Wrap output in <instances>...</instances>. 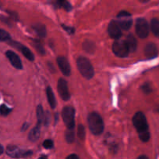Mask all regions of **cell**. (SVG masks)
<instances>
[{
    "label": "cell",
    "mask_w": 159,
    "mask_h": 159,
    "mask_svg": "<svg viewBox=\"0 0 159 159\" xmlns=\"http://www.w3.org/2000/svg\"><path fill=\"white\" fill-rule=\"evenodd\" d=\"M132 124L139 134L140 139L143 142L150 140V132L146 116L142 112H137L132 117Z\"/></svg>",
    "instance_id": "cell-1"
},
{
    "label": "cell",
    "mask_w": 159,
    "mask_h": 159,
    "mask_svg": "<svg viewBox=\"0 0 159 159\" xmlns=\"http://www.w3.org/2000/svg\"><path fill=\"white\" fill-rule=\"evenodd\" d=\"M88 126L90 130L94 135H99L104 130V122L98 113H91L88 116Z\"/></svg>",
    "instance_id": "cell-2"
},
{
    "label": "cell",
    "mask_w": 159,
    "mask_h": 159,
    "mask_svg": "<svg viewBox=\"0 0 159 159\" xmlns=\"http://www.w3.org/2000/svg\"><path fill=\"white\" fill-rule=\"evenodd\" d=\"M76 65H77L78 70L84 78L87 79H90L93 78L94 71L93 66L88 59L84 57H78L77 61H76Z\"/></svg>",
    "instance_id": "cell-3"
},
{
    "label": "cell",
    "mask_w": 159,
    "mask_h": 159,
    "mask_svg": "<svg viewBox=\"0 0 159 159\" xmlns=\"http://www.w3.org/2000/svg\"><path fill=\"white\" fill-rule=\"evenodd\" d=\"M62 120L68 129H74L75 126V110L72 107H64L62 112Z\"/></svg>",
    "instance_id": "cell-4"
},
{
    "label": "cell",
    "mask_w": 159,
    "mask_h": 159,
    "mask_svg": "<svg viewBox=\"0 0 159 159\" xmlns=\"http://www.w3.org/2000/svg\"><path fill=\"white\" fill-rule=\"evenodd\" d=\"M117 20H118L117 23L119 25L120 28L125 30H128L129 29H130L132 23V20L129 12H126V11H121L117 15Z\"/></svg>",
    "instance_id": "cell-5"
},
{
    "label": "cell",
    "mask_w": 159,
    "mask_h": 159,
    "mask_svg": "<svg viewBox=\"0 0 159 159\" xmlns=\"http://www.w3.org/2000/svg\"><path fill=\"white\" fill-rule=\"evenodd\" d=\"M112 51L114 54L119 57H125L129 54V49L126 42L117 40L112 44Z\"/></svg>",
    "instance_id": "cell-6"
},
{
    "label": "cell",
    "mask_w": 159,
    "mask_h": 159,
    "mask_svg": "<svg viewBox=\"0 0 159 159\" xmlns=\"http://www.w3.org/2000/svg\"><path fill=\"white\" fill-rule=\"evenodd\" d=\"M136 32L140 38H146L149 34V25L143 18H138L136 22Z\"/></svg>",
    "instance_id": "cell-7"
},
{
    "label": "cell",
    "mask_w": 159,
    "mask_h": 159,
    "mask_svg": "<svg viewBox=\"0 0 159 159\" xmlns=\"http://www.w3.org/2000/svg\"><path fill=\"white\" fill-rule=\"evenodd\" d=\"M6 154L9 157L13 158H25L32 155V152L31 151H23L19 148L18 147L14 145H9L6 148Z\"/></svg>",
    "instance_id": "cell-8"
},
{
    "label": "cell",
    "mask_w": 159,
    "mask_h": 159,
    "mask_svg": "<svg viewBox=\"0 0 159 159\" xmlns=\"http://www.w3.org/2000/svg\"><path fill=\"white\" fill-rule=\"evenodd\" d=\"M58 92H59V96L64 101H67L70 99V92H69L68 85H67V82L65 79H59V82H58Z\"/></svg>",
    "instance_id": "cell-9"
},
{
    "label": "cell",
    "mask_w": 159,
    "mask_h": 159,
    "mask_svg": "<svg viewBox=\"0 0 159 159\" xmlns=\"http://www.w3.org/2000/svg\"><path fill=\"white\" fill-rule=\"evenodd\" d=\"M6 55L9 61H10L11 65L14 67V68H17V69H22L23 68V65H22V62L19 56L16 54L15 52L12 51H7L6 52Z\"/></svg>",
    "instance_id": "cell-10"
},
{
    "label": "cell",
    "mask_w": 159,
    "mask_h": 159,
    "mask_svg": "<svg viewBox=\"0 0 159 159\" xmlns=\"http://www.w3.org/2000/svg\"><path fill=\"white\" fill-rule=\"evenodd\" d=\"M9 43L10 45H12V47H14V48H17L18 50H20V51H21L22 54L25 56V57H26V59H28L29 61H34V54H33V53L31 52V51H30L27 48H26V47L23 46V45L20 44V43H17V42H15V41H9Z\"/></svg>",
    "instance_id": "cell-11"
},
{
    "label": "cell",
    "mask_w": 159,
    "mask_h": 159,
    "mask_svg": "<svg viewBox=\"0 0 159 159\" xmlns=\"http://www.w3.org/2000/svg\"><path fill=\"white\" fill-rule=\"evenodd\" d=\"M108 34L112 38L114 39H119L121 37L122 32L121 28H120L119 25L118 24L116 21H111V23L108 25Z\"/></svg>",
    "instance_id": "cell-12"
},
{
    "label": "cell",
    "mask_w": 159,
    "mask_h": 159,
    "mask_svg": "<svg viewBox=\"0 0 159 159\" xmlns=\"http://www.w3.org/2000/svg\"><path fill=\"white\" fill-rule=\"evenodd\" d=\"M57 63L59 68L65 75H70V65L68 60L65 57L60 56L57 58Z\"/></svg>",
    "instance_id": "cell-13"
},
{
    "label": "cell",
    "mask_w": 159,
    "mask_h": 159,
    "mask_svg": "<svg viewBox=\"0 0 159 159\" xmlns=\"http://www.w3.org/2000/svg\"><path fill=\"white\" fill-rule=\"evenodd\" d=\"M144 54L148 59L155 58L158 54L156 45L153 43H147L144 48Z\"/></svg>",
    "instance_id": "cell-14"
},
{
    "label": "cell",
    "mask_w": 159,
    "mask_h": 159,
    "mask_svg": "<svg viewBox=\"0 0 159 159\" xmlns=\"http://www.w3.org/2000/svg\"><path fill=\"white\" fill-rule=\"evenodd\" d=\"M125 42H126V45H127L129 52H134L137 50V42L135 37L132 34H129L127 37H126V40Z\"/></svg>",
    "instance_id": "cell-15"
},
{
    "label": "cell",
    "mask_w": 159,
    "mask_h": 159,
    "mask_svg": "<svg viewBox=\"0 0 159 159\" xmlns=\"http://www.w3.org/2000/svg\"><path fill=\"white\" fill-rule=\"evenodd\" d=\"M46 95H47V99H48V102L49 103L50 107L52 109H55L56 107V99L54 96L52 89L50 86H48L46 89Z\"/></svg>",
    "instance_id": "cell-16"
},
{
    "label": "cell",
    "mask_w": 159,
    "mask_h": 159,
    "mask_svg": "<svg viewBox=\"0 0 159 159\" xmlns=\"http://www.w3.org/2000/svg\"><path fill=\"white\" fill-rule=\"evenodd\" d=\"M40 128L41 126L37 125L36 127H34L32 130L30 131L29 136H28V138H29L30 141H33V142H35L37 140L39 139V137H40Z\"/></svg>",
    "instance_id": "cell-17"
},
{
    "label": "cell",
    "mask_w": 159,
    "mask_h": 159,
    "mask_svg": "<svg viewBox=\"0 0 159 159\" xmlns=\"http://www.w3.org/2000/svg\"><path fill=\"white\" fill-rule=\"evenodd\" d=\"M33 29L34 30L37 35L41 37H45L46 36V28H45V25L41 24V23H37L33 26Z\"/></svg>",
    "instance_id": "cell-18"
},
{
    "label": "cell",
    "mask_w": 159,
    "mask_h": 159,
    "mask_svg": "<svg viewBox=\"0 0 159 159\" xmlns=\"http://www.w3.org/2000/svg\"><path fill=\"white\" fill-rule=\"evenodd\" d=\"M151 31L156 37H159V20L154 18L152 19L151 23Z\"/></svg>",
    "instance_id": "cell-19"
},
{
    "label": "cell",
    "mask_w": 159,
    "mask_h": 159,
    "mask_svg": "<svg viewBox=\"0 0 159 159\" xmlns=\"http://www.w3.org/2000/svg\"><path fill=\"white\" fill-rule=\"evenodd\" d=\"M36 112H37V125L41 126L42 122L44 121V118H45V113H44L43 108H42L41 105L37 106Z\"/></svg>",
    "instance_id": "cell-20"
},
{
    "label": "cell",
    "mask_w": 159,
    "mask_h": 159,
    "mask_svg": "<svg viewBox=\"0 0 159 159\" xmlns=\"http://www.w3.org/2000/svg\"><path fill=\"white\" fill-rule=\"evenodd\" d=\"M56 4H57V6H59V7L63 8V9H65V11H67V12H69V11H70L73 9L71 4L67 1H58L57 2H56Z\"/></svg>",
    "instance_id": "cell-21"
},
{
    "label": "cell",
    "mask_w": 159,
    "mask_h": 159,
    "mask_svg": "<svg viewBox=\"0 0 159 159\" xmlns=\"http://www.w3.org/2000/svg\"><path fill=\"white\" fill-rule=\"evenodd\" d=\"M65 140L69 144H71L73 141H74V130L73 129H68L65 132Z\"/></svg>",
    "instance_id": "cell-22"
},
{
    "label": "cell",
    "mask_w": 159,
    "mask_h": 159,
    "mask_svg": "<svg viewBox=\"0 0 159 159\" xmlns=\"http://www.w3.org/2000/svg\"><path fill=\"white\" fill-rule=\"evenodd\" d=\"M77 136L82 141L85 138V129L82 124H80L77 127Z\"/></svg>",
    "instance_id": "cell-23"
},
{
    "label": "cell",
    "mask_w": 159,
    "mask_h": 159,
    "mask_svg": "<svg viewBox=\"0 0 159 159\" xmlns=\"http://www.w3.org/2000/svg\"><path fill=\"white\" fill-rule=\"evenodd\" d=\"M10 40V35L8 32L2 29H0V41H7Z\"/></svg>",
    "instance_id": "cell-24"
},
{
    "label": "cell",
    "mask_w": 159,
    "mask_h": 159,
    "mask_svg": "<svg viewBox=\"0 0 159 159\" xmlns=\"http://www.w3.org/2000/svg\"><path fill=\"white\" fill-rule=\"evenodd\" d=\"M11 111H12V110L10 108H9L7 106L4 105V104L1 105V107H0V114L2 116H7V115H9L11 113Z\"/></svg>",
    "instance_id": "cell-25"
},
{
    "label": "cell",
    "mask_w": 159,
    "mask_h": 159,
    "mask_svg": "<svg viewBox=\"0 0 159 159\" xmlns=\"http://www.w3.org/2000/svg\"><path fill=\"white\" fill-rule=\"evenodd\" d=\"M33 45H34V47L36 48V50H37L41 54H45V49H44L43 46H42L41 43L40 41H38V40H34V43H33Z\"/></svg>",
    "instance_id": "cell-26"
},
{
    "label": "cell",
    "mask_w": 159,
    "mask_h": 159,
    "mask_svg": "<svg viewBox=\"0 0 159 159\" xmlns=\"http://www.w3.org/2000/svg\"><path fill=\"white\" fill-rule=\"evenodd\" d=\"M84 48L85 51L91 53L92 51H94V43H92V42L86 41V42H84Z\"/></svg>",
    "instance_id": "cell-27"
},
{
    "label": "cell",
    "mask_w": 159,
    "mask_h": 159,
    "mask_svg": "<svg viewBox=\"0 0 159 159\" xmlns=\"http://www.w3.org/2000/svg\"><path fill=\"white\" fill-rule=\"evenodd\" d=\"M141 89L143 90V93H146V94H149V93H151V91H152V89H151V85H150L149 83H147V82L143 84V85H142Z\"/></svg>",
    "instance_id": "cell-28"
},
{
    "label": "cell",
    "mask_w": 159,
    "mask_h": 159,
    "mask_svg": "<svg viewBox=\"0 0 159 159\" xmlns=\"http://www.w3.org/2000/svg\"><path fill=\"white\" fill-rule=\"evenodd\" d=\"M54 144H53V141L51 140L48 139V140H45L43 143V147L46 149H51L52 148Z\"/></svg>",
    "instance_id": "cell-29"
},
{
    "label": "cell",
    "mask_w": 159,
    "mask_h": 159,
    "mask_svg": "<svg viewBox=\"0 0 159 159\" xmlns=\"http://www.w3.org/2000/svg\"><path fill=\"white\" fill-rule=\"evenodd\" d=\"M45 122V126H48V124L50 122V115L48 113H46L45 114V118H44V121Z\"/></svg>",
    "instance_id": "cell-30"
},
{
    "label": "cell",
    "mask_w": 159,
    "mask_h": 159,
    "mask_svg": "<svg viewBox=\"0 0 159 159\" xmlns=\"http://www.w3.org/2000/svg\"><path fill=\"white\" fill-rule=\"evenodd\" d=\"M62 26H63L64 29L66 30V32L70 33V34H73V33H74V29H73V28H70L69 27V26H65L64 25Z\"/></svg>",
    "instance_id": "cell-31"
},
{
    "label": "cell",
    "mask_w": 159,
    "mask_h": 159,
    "mask_svg": "<svg viewBox=\"0 0 159 159\" xmlns=\"http://www.w3.org/2000/svg\"><path fill=\"white\" fill-rule=\"evenodd\" d=\"M66 159H79V158H78V156L76 155L73 154V155H69V156L66 158Z\"/></svg>",
    "instance_id": "cell-32"
},
{
    "label": "cell",
    "mask_w": 159,
    "mask_h": 159,
    "mask_svg": "<svg viewBox=\"0 0 159 159\" xmlns=\"http://www.w3.org/2000/svg\"><path fill=\"white\" fill-rule=\"evenodd\" d=\"M28 127V124H24L23 125V127H22V131H23V130H26V128H27Z\"/></svg>",
    "instance_id": "cell-33"
},
{
    "label": "cell",
    "mask_w": 159,
    "mask_h": 159,
    "mask_svg": "<svg viewBox=\"0 0 159 159\" xmlns=\"http://www.w3.org/2000/svg\"><path fill=\"white\" fill-rule=\"evenodd\" d=\"M137 159H149V158H148L146 155H140V157H138V158Z\"/></svg>",
    "instance_id": "cell-34"
},
{
    "label": "cell",
    "mask_w": 159,
    "mask_h": 159,
    "mask_svg": "<svg viewBox=\"0 0 159 159\" xmlns=\"http://www.w3.org/2000/svg\"><path fill=\"white\" fill-rule=\"evenodd\" d=\"M3 152H4V148H3L1 144H0V155H1L3 153Z\"/></svg>",
    "instance_id": "cell-35"
},
{
    "label": "cell",
    "mask_w": 159,
    "mask_h": 159,
    "mask_svg": "<svg viewBox=\"0 0 159 159\" xmlns=\"http://www.w3.org/2000/svg\"><path fill=\"white\" fill-rule=\"evenodd\" d=\"M38 159H47V157L45 156V155H43V156H41Z\"/></svg>",
    "instance_id": "cell-36"
},
{
    "label": "cell",
    "mask_w": 159,
    "mask_h": 159,
    "mask_svg": "<svg viewBox=\"0 0 159 159\" xmlns=\"http://www.w3.org/2000/svg\"><path fill=\"white\" fill-rule=\"evenodd\" d=\"M157 111L159 112V107H158V109H157Z\"/></svg>",
    "instance_id": "cell-37"
}]
</instances>
